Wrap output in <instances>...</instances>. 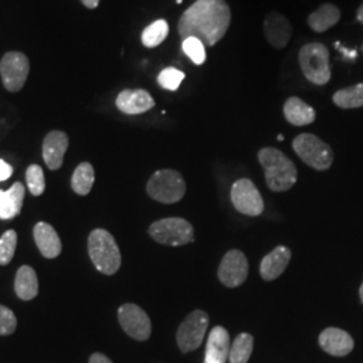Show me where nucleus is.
Segmentation results:
<instances>
[{
    "mask_svg": "<svg viewBox=\"0 0 363 363\" xmlns=\"http://www.w3.org/2000/svg\"><path fill=\"white\" fill-rule=\"evenodd\" d=\"M230 19L225 0H196L182 13L178 31L182 39L195 37L206 46H214L226 34Z\"/></svg>",
    "mask_w": 363,
    "mask_h": 363,
    "instance_id": "1",
    "label": "nucleus"
},
{
    "mask_svg": "<svg viewBox=\"0 0 363 363\" xmlns=\"http://www.w3.org/2000/svg\"><path fill=\"white\" fill-rule=\"evenodd\" d=\"M259 164L265 171L267 186L276 193L286 191L298 181V169L294 162L280 150L265 147L259 151Z\"/></svg>",
    "mask_w": 363,
    "mask_h": 363,
    "instance_id": "2",
    "label": "nucleus"
},
{
    "mask_svg": "<svg viewBox=\"0 0 363 363\" xmlns=\"http://www.w3.org/2000/svg\"><path fill=\"white\" fill-rule=\"evenodd\" d=\"M91 262L99 272L112 276L121 267V255L113 235L105 229H94L88 240Z\"/></svg>",
    "mask_w": 363,
    "mask_h": 363,
    "instance_id": "3",
    "label": "nucleus"
},
{
    "mask_svg": "<svg viewBox=\"0 0 363 363\" xmlns=\"http://www.w3.org/2000/svg\"><path fill=\"white\" fill-rule=\"evenodd\" d=\"M298 64L304 77L315 85H325L331 78L330 52L323 43L304 45L298 52Z\"/></svg>",
    "mask_w": 363,
    "mask_h": 363,
    "instance_id": "4",
    "label": "nucleus"
},
{
    "mask_svg": "<svg viewBox=\"0 0 363 363\" xmlns=\"http://www.w3.org/2000/svg\"><path fill=\"white\" fill-rule=\"evenodd\" d=\"M147 193L160 203H177L186 194V182L175 169H159L147 183Z\"/></svg>",
    "mask_w": 363,
    "mask_h": 363,
    "instance_id": "5",
    "label": "nucleus"
},
{
    "mask_svg": "<svg viewBox=\"0 0 363 363\" xmlns=\"http://www.w3.org/2000/svg\"><path fill=\"white\" fill-rule=\"evenodd\" d=\"M296 155L312 169L325 171L334 162V152L328 144L312 133H301L292 142Z\"/></svg>",
    "mask_w": 363,
    "mask_h": 363,
    "instance_id": "6",
    "label": "nucleus"
},
{
    "mask_svg": "<svg viewBox=\"0 0 363 363\" xmlns=\"http://www.w3.org/2000/svg\"><path fill=\"white\" fill-rule=\"evenodd\" d=\"M148 233L156 242L169 247H183L194 241L193 225L178 217L156 220L150 226Z\"/></svg>",
    "mask_w": 363,
    "mask_h": 363,
    "instance_id": "7",
    "label": "nucleus"
},
{
    "mask_svg": "<svg viewBox=\"0 0 363 363\" xmlns=\"http://www.w3.org/2000/svg\"><path fill=\"white\" fill-rule=\"evenodd\" d=\"M208 315L202 310L191 312L179 325L177 333V342L183 354L196 350L206 335Z\"/></svg>",
    "mask_w": 363,
    "mask_h": 363,
    "instance_id": "8",
    "label": "nucleus"
},
{
    "mask_svg": "<svg viewBox=\"0 0 363 363\" xmlns=\"http://www.w3.org/2000/svg\"><path fill=\"white\" fill-rule=\"evenodd\" d=\"M232 202L238 213L257 217L264 211V201L256 184L247 178L234 182L232 187Z\"/></svg>",
    "mask_w": 363,
    "mask_h": 363,
    "instance_id": "9",
    "label": "nucleus"
},
{
    "mask_svg": "<svg viewBox=\"0 0 363 363\" xmlns=\"http://www.w3.org/2000/svg\"><path fill=\"white\" fill-rule=\"evenodd\" d=\"M30 72L28 58L23 52H7L0 62V74L4 84V88L9 91H19Z\"/></svg>",
    "mask_w": 363,
    "mask_h": 363,
    "instance_id": "10",
    "label": "nucleus"
},
{
    "mask_svg": "<svg viewBox=\"0 0 363 363\" xmlns=\"http://www.w3.org/2000/svg\"><path fill=\"white\" fill-rule=\"evenodd\" d=\"M118 322L123 330L136 340H147L151 337L152 325L148 315L139 306L127 303L118 308Z\"/></svg>",
    "mask_w": 363,
    "mask_h": 363,
    "instance_id": "11",
    "label": "nucleus"
},
{
    "mask_svg": "<svg viewBox=\"0 0 363 363\" xmlns=\"http://www.w3.org/2000/svg\"><path fill=\"white\" fill-rule=\"evenodd\" d=\"M249 264L247 256L238 250H229L220 261L218 268V279L220 283L228 288H237L242 286L247 279Z\"/></svg>",
    "mask_w": 363,
    "mask_h": 363,
    "instance_id": "12",
    "label": "nucleus"
},
{
    "mask_svg": "<svg viewBox=\"0 0 363 363\" xmlns=\"http://www.w3.org/2000/svg\"><path fill=\"white\" fill-rule=\"evenodd\" d=\"M264 34L271 46L284 49L292 37V25L284 15L269 13L264 21Z\"/></svg>",
    "mask_w": 363,
    "mask_h": 363,
    "instance_id": "13",
    "label": "nucleus"
},
{
    "mask_svg": "<svg viewBox=\"0 0 363 363\" xmlns=\"http://www.w3.org/2000/svg\"><path fill=\"white\" fill-rule=\"evenodd\" d=\"M319 345L322 350L333 357H346L354 349V339L340 328L328 327L319 335Z\"/></svg>",
    "mask_w": 363,
    "mask_h": 363,
    "instance_id": "14",
    "label": "nucleus"
},
{
    "mask_svg": "<svg viewBox=\"0 0 363 363\" xmlns=\"http://www.w3.org/2000/svg\"><path fill=\"white\" fill-rule=\"evenodd\" d=\"M116 106L125 115H140L152 109L155 101L144 89H125L117 96Z\"/></svg>",
    "mask_w": 363,
    "mask_h": 363,
    "instance_id": "15",
    "label": "nucleus"
},
{
    "mask_svg": "<svg viewBox=\"0 0 363 363\" xmlns=\"http://www.w3.org/2000/svg\"><path fill=\"white\" fill-rule=\"evenodd\" d=\"M67 145H69V138L62 130H52L45 138L42 154H43L45 163L49 169H61Z\"/></svg>",
    "mask_w": 363,
    "mask_h": 363,
    "instance_id": "16",
    "label": "nucleus"
},
{
    "mask_svg": "<svg viewBox=\"0 0 363 363\" xmlns=\"http://www.w3.org/2000/svg\"><path fill=\"white\" fill-rule=\"evenodd\" d=\"M230 335L226 328L217 325L210 331L203 363H226L230 354Z\"/></svg>",
    "mask_w": 363,
    "mask_h": 363,
    "instance_id": "17",
    "label": "nucleus"
},
{
    "mask_svg": "<svg viewBox=\"0 0 363 363\" xmlns=\"http://www.w3.org/2000/svg\"><path fill=\"white\" fill-rule=\"evenodd\" d=\"M292 257L291 250L286 247H277L267 255L259 264V274L265 281H273L286 271Z\"/></svg>",
    "mask_w": 363,
    "mask_h": 363,
    "instance_id": "18",
    "label": "nucleus"
},
{
    "mask_svg": "<svg viewBox=\"0 0 363 363\" xmlns=\"http://www.w3.org/2000/svg\"><path fill=\"white\" fill-rule=\"evenodd\" d=\"M34 240L43 257L55 259L61 255L62 242L52 225L46 222H38L34 228Z\"/></svg>",
    "mask_w": 363,
    "mask_h": 363,
    "instance_id": "19",
    "label": "nucleus"
},
{
    "mask_svg": "<svg viewBox=\"0 0 363 363\" xmlns=\"http://www.w3.org/2000/svg\"><path fill=\"white\" fill-rule=\"evenodd\" d=\"M25 199V186L16 182L10 190H0V220H13L21 214Z\"/></svg>",
    "mask_w": 363,
    "mask_h": 363,
    "instance_id": "20",
    "label": "nucleus"
},
{
    "mask_svg": "<svg viewBox=\"0 0 363 363\" xmlns=\"http://www.w3.org/2000/svg\"><path fill=\"white\" fill-rule=\"evenodd\" d=\"M284 116L292 125L303 127L312 124L316 118V112L311 105L304 103L298 97L288 99L284 104Z\"/></svg>",
    "mask_w": 363,
    "mask_h": 363,
    "instance_id": "21",
    "label": "nucleus"
},
{
    "mask_svg": "<svg viewBox=\"0 0 363 363\" xmlns=\"http://www.w3.org/2000/svg\"><path fill=\"white\" fill-rule=\"evenodd\" d=\"M38 277L35 271L28 265L21 267L15 277L16 296L25 301H28L38 295Z\"/></svg>",
    "mask_w": 363,
    "mask_h": 363,
    "instance_id": "22",
    "label": "nucleus"
},
{
    "mask_svg": "<svg viewBox=\"0 0 363 363\" xmlns=\"http://www.w3.org/2000/svg\"><path fill=\"white\" fill-rule=\"evenodd\" d=\"M339 19H340V11L337 6L325 3L308 16L307 22L313 31L325 33L330 27L335 26Z\"/></svg>",
    "mask_w": 363,
    "mask_h": 363,
    "instance_id": "23",
    "label": "nucleus"
},
{
    "mask_svg": "<svg viewBox=\"0 0 363 363\" xmlns=\"http://www.w3.org/2000/svg\"><path fill=\"white\" fill-rule=\"evenodd\" d=\"M94 183V169L91 163L84 162L74 169L72 177V189L78 195H88Z\"/></svg>",
    "mask_w": 363,
    "mask_h": 363,
    "instance_id": "24",
    "label": "nucleus"
},
{
    "mask_svg": "<svg viewBox=\"0 0 363 363\" xmlns=\"http://www.w3.org/2000/svg\"><path fill=\"white\" fill-rule=\"evenodd\" d=\"M333 101L342 109L361 108L363 106V82L337 91L333 97Z\"/></svg>",
    "mask_w": 363,
    "mask_h": 363,
    "instance_id": "25",
    "label": "nucleus"
},
{
    "mask_svg": "<svg viewBox=\"0 0 363 363\" xmlns=\"http://www.w3.org/2000/svg\"><path fill=\"white\" fill-rule=\"evenodd\" d=\"M255 339L247 333L240 334L234 339L233 345L230 346L229 354V362L230 363H247L252 351H253Z\"/></svg>",
    "mask_w": 363,
    "mask_h": 363,
    "instance_id": "26",
    "label": "nucleus"
},
{
    "mask_svg": "<svg viewBox=\"0 0 363 363\" xmlns=\"http://www.w3.org/2000/svg\"><path fill=\"white\" fill-rule=\"evenodd\" d=\"M169 31V23L164 19H159L144 28L142 42L145 48H156L167 38Z\"/></svg>",
    "mask_w": 363,
    "mask_h": 363,
    "instance_id": "27",
    "label": "nucleus"
},
{
    "mask_svg": "<svg viewBox=\"0 0 363 363\" xmlns=\"http://www.w3.org/2000/svg\"><path fill=\"white\" fill-rule=\"evenodd\" d=\"M183 52L194 62L195 65H202L206 61V50L202 40L195 37L183 39L182 42Z\"/></svg>",
    "mask_w": 363,
    "mask_h": 363,
    "instance_id": "28",
    "label": "nucleus"
},
{
    "mask_svg": "<svg viewBox=\"0 0 363 363\" xmlns=\"http://www.w3.org/2000/svg\"><path fill=\"white\" fill-rule=\"evenodd\" d=\"M186 74L181 72L177 67H166L163 69L159 76H157V82L163 89L167 91H178L181 86L182 81L184 79Z\"/></svg>",
    "mask_w": 363,
    "mask_h": 363,
    "instance_id": "29",
    "label": "nucleus"
},
{
    "mask_svg": "<svg viewBox=\"0 0 363 363\" xmlns=\"http://www.w3.org/2000/svg\"><path fill=\"white\" fill-rule=\"evenodd\" d=\"M18 244V234L15 230H7L0 237V265H9L15 255Z\"/></svg>",
    "mask_w": 363,
    "mask_h": 363,
    "instance_id": "30",
    "label": "nucleus"
},
{
    "mask_svg": "<svg viewBox=\"0 0 363 363\" xmlns=\"http://www.w3.org/2000/svg\"><path fill=\"white\" fill-rule=\"evenodd\" d=\"M27 187L30 193L35 196L43 194L46 183L43 169L38 164H31L26 171Z\"/></svg>",
    "mask_w": 363,
    "mask_h": 363,
    "instance_id": "31",
    "label": "nucleus"
},
{
    "mask_svg": "<svg viewBox=\"0 0 363 363\" xmlns=\"http://www.w3.org/2000/svg\"><path fill=\"white\" fill-rule=\"evenodd\" d=\"M16 325L18 322L13 312L4 306H0V335H11L16 330Z\"/></svg>",
    "mask_w": 363,
    "mask_h": 363,
    "instance_id": "32",
    "label": "nucleus"
},
{
    "mask_svg": "<svg viewBox=\"0 0 363 363\" xmlns=\"http://www.w3.org/2000/svg\"><path fill=\"white\" fill-rule=\"evenodd\" d=\"M13 167L0 159V182L7 181L13 175Z\"/></svg>",
    "mask_w": 363,
    "mask_h": 363,
    "instance_id": "33",
    "label": "nucleus"
},
{
    "mask_svg": "<svg viewBox=\"0 0 363 363\" xmlns=\"http://www.w3.org/2000/svg\"><path fill=\"white\" fill-rule=\"evenodd\" d=\"M89 363H113L106 355L101 352H94L89 359Z\"/></svg>",
    "mask_w": 363,
    "mask_h": 363,
    "instance_id": "34",
    "label": "nucleus"
},
{
    "mask_svg": "<svg viewBox=\"0 0 363 363\" xmlns=\"http://www.w3.org/2000/svg\"><path fill=\"white\" fill-rule=\"evenodd\" d=\"M81 1H82L84 6L88 7V9H96V7L99 6V3H100V0H81Z\"/></svg>",
    "mask_w": 363,
    "mask_h": 363,
    "instance_id": "35",
    "label": "nucleus"
},
{
    "mask_svg": "<svg viewBox=\"0 0 363 363\" xmlns=\"http://www.w3.org/2000/svg\"><path fill=\"white\" fill-rule=\"evenodd\" d=\"M357 19L363 25V4L358 9V11H357Z\"/></svg>",
    "mask_w": 363,
    "mask_h": 363,
    "instance_id": "36",
    "label": "nucleus"
},
{
    "mask_svg": "<svg viewBox=\"0 0 363 363\" xmlns=\"http://www.w3.org/2000/svg\"><path fill=\"white\" fill-rule=\"evenodd\" d=\"M359 298H361V301L363 303V283L361 288H359Z\"/></svg>",
    "mask_w": 363,
    "mask_h": 363,
    "instance_id": "37",
    "label": "nucleus"
},
{
    "mask_svg": "<svg viewBox=\"0 0 363 363\" xmlns=\"http://www.w3.org/2000/svg\"><path fill=\"white\" fill-rule=\"evenodd\" d=\"M277 140H279V142H283V140H284V136H283V135H279V136H277Z\"/></svg>",
    "mask_w": 363,
    "mask_h": 363,
    "instance_id": "38",
    "label": "nucleus"
},
{
    "mask_svg": "<svg viewBox=\"0 0 363 363\" xmlns=\"http://www.w3.org/2000/svg\"><path fill=\"white\" fill-rule=\"evenodd\" d=\"M177 3H178V4H181L182 0H177Z\"/></svg>",
    "mask_w": 363,
    "mask_h": 363,
    "instance_id": "39",
    "label": "nucleus"
}]
</instances>
